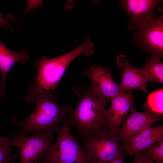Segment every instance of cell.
Listing matches in <instances>:
<instances>
[{
    "label": "cell",
    "mask_w": 163,
    "mask_h": 163,
    "mask_svg": "<svg viewBox=\"0 0 163 163\" xmlns=\"http://www.w3.org/2000/svg\"><path fill=\"white\" fill-rule=\"evenodd\" d=\"M62 122L55 143L34 163H89L83 148L71 133L70 125L65 119Z\"/></svg>",
    "instance_id": "4"
},
{
    "label": "cell",
    "mask_w": 163,
    "mask_h": 163,
    "mask_svg": "<svg viewBox=\"0 0 163 163\" xmlns=\"http://www.w3.org/2000/svg\"><path fill=\"white\" fill-rule=\"evenodd\" d=\"M163 89L154 91L148 95L144 107L145 110L163 115Z\"/></svg>",
    "instance_id": "16"
},
{
    "label": "cell",
    "mask_w": 163,
    "mask_h": 163,
    "mask_svg": "<svg viewBox=\"0 0 163 163\" xmlns=\"http://www.w3.org/2000/svg\"><path fill=\"white\" fill-rule=\"evenodd\" d=\"M117 66L122 68L121 79L119 85L122 93L133 89L146 92L148 88L143 69L134 67L129 63L125 55H119L117 59Z\"/></svg>",
    "instance_id": "12"
},
{
    "label": "cell",
    "mask_w": 163,
    "mask_h": 163,
    "mask_svg": "<svg viewBox=\"0 0 163 163\" xmlns=\"http://www.w3.org/2000/svg\"><path fill=\"white\" fill-rule=\"evenodd\" d=\"M28 2L26 11L25 14L26 15L31 10L37 8L42 3V1L41 0H28Z\"/></svg>",
    "instance_id": "20"
},
{
    "label": "cell",
    "mask_w": 163,
    "mask_h": 163,
    "mask_svg": "<svg viewBox=\"0 0 163 163\" xmlns=\"http://www.w3.org/2000/svg\"><path fill=\"white\" fill-rule=\"evenodd\" d=\"M145 110L144 112L140 113L133 107L131 108L129 114L119 130L118 135L121 144L163 120V115Z\"/></svg>",
    "instance_id": "10"
},
{
    "label": "cell",
    "mask_w": 163,
    "mask_h": 163,
    "mask_svg": "<svg viewBox=\"0 0 163 163\" xmlns=\"http://www.w3.org/2000/svg\"><path fill=\"white\" fill-rule=\"evenodd\" d=\"M12 139L13 135L6 137L0 136V163H14L17 155L10 156Z\"/></svg>",
    "instance_id": "17"
},
{
    "label": "cell",
    "mask_w": 163,
    "mask_h": 163,
    "mask_svg": "<svg viewBox=\"0 0 163 163\" xmlns=\"http://www.w3.org/2000/svg\"><path fill=\"white\" fill-rule=\"evenodd\" d=\"M162 2V0H154L119 1V5L130 17L127 30H136L156 18L154 10Z\"/></svg>",
    "instance_id": "9"
},
{
    "label": "cell",
    "mask_w": 163,
    "mask_h": 163,
    "mask_svg": "<svg viewBox=\"0 0 163 163\" xmlns=\"http://www.w3.org/2000/svg\"><path fill=\"white\" fill-rule=\"evenodd\" d=\"M57 91L37 89L29 87L25 100H35L34 110L26 119L17 118L13 120L19 128L18 132H29L35 135L46 132H55L59 129V122L65 118L69 106H62L56 101Z\"/></svg>",
    "instance_id": "2"
},
{
    "label": "cell",
    "mask_w": 163,
    "mask_h": 163,
    "mask_svg": "<svg viewBox=\"0 0 163 163\" xmlns=\"http://www.w3.org/2000/svg\"><path fill=\"white\" fill-rule=\"evenodd\" d=\"M108 163H125L123 155L118 157Z\"/></svg>",
    "instance_id": "22"
},
{
    "label": "cell",
    "mask_w": 163,
    "mask_h": 163,
    "mask_svg": "<svg viewBox=\"0 0 163 163\" xmlns=\"http://www.w3.org/2000/svg\"><path fill=\"white\" fill-rule=\"evenodd\" d=\"M93 51V43L88 39L76 49L65 54L52 58L42 57L36 62L37 75L30 86L37 89L54 91L70 63L81 54L91 55Z\"/></svg>",
    "instance_id": "3"
},
{
    "label": "cell",
    "mask_w": 163,
    "mask_h": 163,
    "mask_svg": "<svg viewBox=\"0 0 163 163\" xmlns=\"http://www.w3.org/2000/svg\"><path fill=\"white\" fill-rule=\"evenodd\" d=\"M136 30V41L142 49L152 55L162 58L163 15L155 18Z\"/></svg>",
    "instance_id": "7"
},
{
    "label": "cell",
    "mask_w": 163,
    "mask_h": 163,
    "mask_svg": "<svg viewBox=\"0 0 163 163\" xmlns=\"http://www.w3.org/2000/svg\"><path fill=\"white\" fill-rule=\"evenodd\" d=\"M10 24L9 21L5 18L0 13V26L6 28L8 27Z\"/></svg>",
    "instance_id": "21"
},
{
    "label": "cell",
    "mask_w": 163,
    "mask_h": 163,
    "mask_svg": "<svg viewBox=\"0 0 163 163\" xmlns=\"http://www.w3.org/2000/svg\"><path fill=\"white\" fill-rule=\"evenodd\" d=\"M141 152L148 156L154 163H163V140Z\"/></svg>",
    "instance_id": "18"
},
{
    "label": "cell",
    "mask_w": 163,
    "mask_h": 163,
    "mask_svg": "<svg viewBox=\"0 0 163 163\" xmlns=\"http://www.w3.org/2000/svg\"><path fill=\"white\" fill-rule=\"evenodd\" d=\"M161 59L155 55H152L145 62L143 69L147 82H163V63Z\"/></svg>",
    "instance_id": "15"
},
{
    "label": "cell",
    "mask_w": 163,
    "mask_h": 163,
    "mask_svg": "<svg viewBox=\"0 0 163 163\" xmlns=\"http://www.w3.org/2000/svg\"><path fill=\"white\" fill-rule=\"evenodd\" d=\"M109 108L106 110L105 117L109 131L116 134L121 124L135 104L132 91L120 93L110 100Z\"/></svg>",
    "instance_id": "11"
},
{
    "label": "cell",
    "mask_w": 163,
    "mask_h": 163,
    "mask_svg": "<svg viewBox=\"0 0 163 163\" xmlns=\"http://www.w3.org/2000/svg\"><path fill=\"white\" fill-rule=\"evenodd\" d=\"M53 132L27 137L18 132L13 135L12 146L18 149L20 163H32L47 152L53 145Z\"/></svg>",
    "instance_id": "6"
},
{
    "label": "cell",
    "mask_w": 163,
    "mask_h": 163,
    "mask_svg": "<svg viewBox=\"0 0 163 163\" xmlns=\"http://www.w3.org/2000/svg\"><path fill=\"white\" fill-rule=\"evenodd\" d=\"M82 141L83 148L89 163H108L123 155L118 135L110 131Z\"/></svg>",
    "instance_id": "5"
},
{
    "label": "cell",
    "mask_w": 163,
    "mask_h": 163,
    "mask_svg": "<svg viewBox=\"0 0 163 163\" xmlns=\"http://www.w3.org/2000/svg\"><path fill=\"white\" fill-rule=\"evenodd\" d=\"M29 59L30 54L25 50H22L20 52L13 51L0 41V71L2 81L0 98L1 99L4 98L5 79L9 70L17 62L20 61L25 63Z\"/></svg>",
    "instance_id": "14"
},
{
    "label": "cell",
    "mask_w": 163,
    "mask_h": 163,
    "mask_svg": "<svg viewBox=\"0 0 163 163\" xmlns=\"http://www.w3.org/2000/svg\"><path fill=\"white\" fill-rule=\"evenodd\" d=\"M163 140V125L147 127L121 144L124 156L132 157L152 145Z\"/></svg>",
    "instance_id": "13"
},
{
    "label": "cell",
    "mask_w": 163,
    "mask_h": 163,
    "mask_svg": "<svg viewBox=\"0 0 163 163\" xmlns=\"http://www.w3.org/2000/svg\"><path fill=\"white\" fill-rule=\"evenodd\" d=\"M133 163H154L148 156L142 152L133 155Z\"/></svg>",
    "instance_id": "19"
},
{
    "label": "cell",
    "mask_w": 163,
    "mask_h": 163,
    "mask_svg": "<svg viewBox=\"0 0 163 163\" xmlns=\"http://www.w3.org/2000/svg\"><path fill=\"white\" fill-rule=\"evenodd\" d=\"M71 89L81 100L75 108L69 106L64 119L71 127L76 129L78 137L83 140L109 131L105 117L109 101L94 93L90 88L78 85Z\"/></svg>",
    "instance_id": "1"
},
{
    "label": "cell",
    "mask_w": 163,
    "mask_h": 163,
    "mask_svg": "<svg viewBox=\"0 0 163 163\" xmlns=\"http://www.w3.org/2000/svg\"><path fill=\"white\" fill-rule=\"evenodd\" d=\"M82 75L91 80V89L95 94L109 101L113 97L122 93L119 84L113 79L108 68L92 64L89 69Z\"/></svg>",
    "instance_id": "8"
}]
</instances>
